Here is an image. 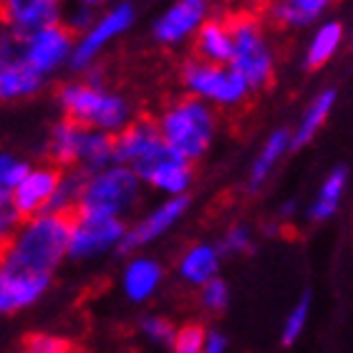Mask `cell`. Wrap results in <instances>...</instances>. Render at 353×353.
I'll return each instance as SVG.
<instances>
[{"mask_svg": "<svg viewBox=\"0 0 353 353\" xmlns=\"http://www.w3.org/2000/svg\"><path fill=\"white\" fill-rule=\"evenodd\" d=\"M68 53H74L71 46V30L63 26H51L41 30L38 36L28 38L26 43V63L36 68L38 74H46L68 59Z\"/></svg>", "mask_w": 353, "mask_h": 353, "instance_id": "9a60e30c", "label": "cell"}, {"mask_svg": "<svg viewBox=\"0 0 353 353\" xmlns=\"http://www.w3.org/2000/svg\"><path fill=\"white\" fill-rule=\"evenodd\" d=\"M0 21L15 36L28 41L41 30L59 26V6L51 0H10L0 6Z\"/></svg>", "mask_w": 353, "mask_h": 353, "instance_id": "9c48e42d", "label": "cell"}, {"mask_svg": "<svg viewBox=\"0 0 353 353\" xmlns=\"http://www.w3.org/2000/svg\"><path fill=\"white\" fill-rule=\"evenodd\" d=\"M162 144L164 139L159 134V124L149 119L132 121L124 132H119V137H114V162L132 170Z\"/></svg>", "mask_w": 353, "mask_h": 353, "instance_id": "8fae6325", "label": "cell"}, {"mask_svg": "<svg viewBox=\"0 0 353 353\" xmlns=\"http://www.w3.org/2000/svg\"><path fill=\"white\" fill-rule=\"evenodd\" d=\"M51 278L30 275V272L13 270L0 263V313H15L21 308H28L46 293Z\"/></svg>", "mask_w": 353, "mask_h": 353, "instance_id": "5bb4252c", "label": "cell"}, {"mask_svg": "<svg viewBox=\"0 0 353 353\" xmlns=\"http://www.w3.org/2000/svg\"><path fill=\"white\" fill-rule=\"evenodd\" d=\"M23 353H76L74 343L53 333H30L23 341Z\"/></svg>", "mask_w": 353, "mask_h": 353, "instance_id": "f1b7e54d", "label": "cell"}, {"mask_svg": "<svg viewBox=\"0 0 353 353\" xmlns=\"http://www.w3.org/2000/svg\"><path fill=\"white\" fill-rule=\"evenodd\" d=\"M290 147H293V132H288V129H278V132H272L270 137H268L265 147L260 149V154L255 157V162H252L250 179H248L250 192H258L260 187H263L265 179L275 170V164L283 159V154H285Z\"/></svg>", "mask_w": 353, "mask_h": 353, "instance_id": "44dd1931", "label": "cell"}, {"mask_svg": "<svg viewBox=\"0 0 353 353\" xmlns=\"http://www.w3.org/2000/svg\"><path fill=\"white\" fill-rule=\"evenodd\" d=\"M197 53L199 61L230 66L235 56V38H232L230 21H207L197 30Z\"/></svg>", "mask_w": 353, "mask_h": 353, "instance_id": "e0dca14e", "label": "cell"}, {"mask_svg": "<svg viewBox=\"0 0 353 353\" xmlns=\"http://www.w3.org/2000/svg\"><path fill=\"white\" fill-rule=\"evenodd\" d=\"M214 111L199 99H182L172 103L159 119V134L164 144L187 162L205 154L214 139Z\"/></svg>", "mask_w": 353, "mask_h": 353, "instance_id": "7a4b0ae2", "label": "cell"}, {"mask_svg": "<svg viewBox=\"0 0 353 353\" xmlns=\"http://www.w3.org/2000/svg\"><path fill=\"white\" fill-rule=\"evenodd\" d=\"M333 103H336V91L333 88H325L310 101V106L303 114L301 124L293 129V149H301L305 144L316 139V134L321 132V126L325 124V119L331 114Z\"/></svg>", "mask_w": 353, "mask_h": 353, "instance_id": "7402d4cb", "label": "cell"}, {"mask_svg": "<svg viewBox=\"0 0 353 353\" xmlns=\"http://www.w3.org/2000/svg\"><path fill=\"white\" fill-rule=\"evenodd\" d=\"M207 23V3L202 0H179L154 23V38L159 43H179L197 33Z\"/></svg>", "mask_w": 353, "mask_h": 353, "instance_id": "4fadbf2b", "label": "cell"}, {"mask_svg": "<svg viewBox=\"0 0 353 353\" xmlns=\"http://www.w3.org/2000/svg\"><path fill=\"white\" fill-rule=\"evenodd\" d=\"M162 283V265L149 258H137L124 270V293L129 301L141 303L152 298Z\"/></svg>", "mask_w": 353, "mask_h": 353, "instance_id": "ffe728a7", "label": "cell"}, {"mask_svg": "<svg viewBox=\"0 0 353 353\" xmlns=\"http://www.w3.org/2000/svg\"><path fill=\"white\" fill-rule=\"evenodd\" d=\"M21 217L23 214L18 212L13 192L0 190V248H8L15 240V228H18Z\"/></svg>", "mask_w": 353, "mask_h": 353, "instance_id": "83f0119b", "label": "cell"}, {"mask_svg": "<svg viewBox=\"0 0 353 353\" xmlns=\"http://www.w3.org/2000/svg\"><path fill=\"white\" fill-rule=\"evenodd\" d=\"M76 212H46L30 220L21 235L6 248L0 263L13 270L51 278L59 263L68 255Z\"/></svg>", "mask_w": 353, "mask_h": 353, "instance_id": "6da1fadb", "label": "cell"}, {"mask_svg": "<svg viewBox=\"0 0 353 353\" xmlns=\"http://www.w3.org/2000/svg\"><path fill=\"white\" fill-rule=\"evenodd\" d=\"M230 28L235 38V56L230 66L248 81L250 91L268 88L275 76V56L260 23L250 15H235L230 21Z\"/></svg>", "mask_w": 353, "mask_h": 353, "instance_id": "277c9868", "label": "cell"}, {"mask_svg": "<svg viewBox=\"0 0 353 353\" xmlns=\"http://www.w3.org/2000/svg\"><path fill=\"white\" fill-rule=\"evenodd\" d=\"M61 179H63L61 172L51 170V167L30 172V174L21 182V187L13 192L18 212H21L23 217H26V214H36V212L43 214L46 207H48V202H51L53 194H56V190H59Z\"/></svg>", "mask_w": 353, "mask_h": 353, "instance_id": "2e32d148", "label": "cell"}, {"mask_svg": "<svg viewBox=\"0 0 353 353\" xmlns=\"http://www.w3.org/2000/svg\"><path fill=\"white\" fill-rule=\"evenodd\" d=\"M61 106L71 121L83 124L88 129L106 132H124L129 121V103L121 96L103 94L99 86L91 83H71L61 91Z\"/></svg>", "mask_w": 353, "mask_h": 353, "instance_id": "3957f363", "label": "cell"}, {"mask_svg": "<svg viewBox=\"0 0 353 353\" xmlns=\"http://www.w3.org/2000/svg\"><path fill=\"white\" fill-rule=\"evenodd\" d=\"M41 86V74L28 63H15V66L0 68V101L23 99L33 94Z\"/></svg>", "mask_w": 353, "mask_h": 353, "instance_id": "484cf974", "label": "cell"}, {"mask_svg": "<svg viewBox=\"0 0 353 353\" xmlns=\"http://www.w3.org/2000/svg\"><path fill=\"white\" fill-rule=\"evenodd\" d=\"M343 43V26L339 21H328L316 30V36L310 38L308 51H305V68L316 71L325 66L336 56V51Z\"/></svg>", "mask_w": 353, "mask_h": 353, "instance_id": "cb8c5ba5", "label": "cell"}, {"mask_svg": "<svg viewBox=\"0 0 353 353\" xmlns=\"http://www.w3.org/2000/svg\"><path fill=\"white\" fill-rule=\"evenodd\" d=\"M250 232L245 228H232L228 235L222 237L220 250L222 252H248L250 250Z\"/></svg>", "mask_w": 353, "mask_h": 353, "instance_id": "836d02e7", "label": "cell"}, {"mask_svg": "<svg viewBox=\"0 0 353 353\" xmlns=\"http://www.w3.org/2000/svg\"><path fill=\"white\" fill-rule=\"evenodd\" d=\"M184 86L199 101H212L217 106H240L248 101L250 86L232 66H217L207 61H190L182 71Z\"/></svg>", "mask_w": 353, "mask_h": 353, "instance_id": "8992f818", "label": "cell"}, {"mask_svg": "<svg viewBox=\"0 0 353 353\" xmlns=\"http://www.w3.org/2000/svg\"><path fill=\"white\" fill-rule=\"evenodd\" d=\"M132 23H134V8L132 6H126L124 3V6L111 8L101 21H96L94 26L88 28V33L83 36V41L74 48V53H71V66L74 68L88 66L96 53L101 51L111 38H117L119 33H124Z\"/></svg>", "mask_w": 353, "mask_h": 353, "instance_id": "30bf717a", "label": "cell"}, {"mask_svg": "<svg viewBox=\"0 0 353 353\" xmlns=\"http://www.w3.org/2000/svg\"><path fill=\"white\" fill-rule=\"evenodd\" d=\"M132 170L139 179L149 182L157 190L170 192L172 197H184V190L192 182V162L174 154L167 144L157 147L147 159H141Z\"/></svg>", "mask_w": 353, "mask_h": 353, "instance_id": "ba28073f", "label": "cell"}, {"mask_svg": "<svg viewBox=\"0 0 353 353\" xmlns=\"http://www.w3.org/2000/svg\"><path fill=\"white\" fill-rule=\"evenodd\" d=\"M205 336L207 331L197 323H187L179 328L170 353H205Z\"/></svg>", "mask_w": 353, "mask_h": 353, "instance_id": "f546056e", "label": "cell"}, {"mask_svg": "<svg viewBox=\"0 0 353 353\" xmlns=\"http://www.w3.org/2000/svg\"><path fill=\"white\" fill-rule=\"evenodd\" d=\"M139 182L141 179L137 176V172L121 167V164L109 167L99 174H91L86 187H83L79 212H99L119 217L139 199Z\"/></svg>", "mask_w": 353, "mask_h": 353, "instance_id": "5b68a950", "label": "cell"}, {"mask_svg": "<svg viewBox=\"0 0 353 353\" xmlns=\"http://www.w3.org/2000/svg\"><path fill=\"white\" fill-rule=\"evenodd\" d=\"M28 174L30 170L26 162H18L10 154H0V190L15 192Z\"/></svg>", "mask_w": 353, "mask_h": 353, "instance_id": "4dcf8cb0", "label": "cell"}, {"mask_svg": "<svg viewBox=\"0 0 353 353\" xmlns=\"http://www.w3.org/2000/svg\"><path fill=\"white\" fill-rule=\"evenodd\" d=\"M225 351H228V339L220 331H207L205 353H225Z\"/></svg>", "mask_w": 353, "mask_h": 353, "instance_id": "e575fe53", "label": "cell"}, {"mask_svg": "<svg viewBox=\"0 0 353 353\" xmlns=\"http://www.w3.org/2000/svg\"><path fill=\"white\" fill-rule=\"evenodd\" d=\"M308 313H310V293H303L301 301L295 303V308L288 313L285 323H283V333H280L283 346H293L295 341L301 339V333L305 331V323H308Z\"/></svg>", "mask_w": 353, "mask_h": 353, "instance_id": "4316f807", "label": "cell"}, {"mask_svg": "<svg viewBox=\"0 0 353 353\" xmlns=\"http://www.w3.org/2000/svg\"><path fill=\"white\" fill-rule=\"evenodd\" d=\"M325 0H283L270 6V18L288 28H305L325 13Z\"/></svg>", "mask_w": 353, "mask_h": 353, "instance_id": "603a6c76", "label": "cell"}, {"mask_svg": "<svg viewBox=\"0 0 353 353\" xmlns=\"http://www.w3.org/2000/svg\"><path fill=\"white\" fill-rule=\"evenodd\" d=\"M86 132L88 126L76 124L71 119H63L53 126L51 141H48V152H51L53 162L63 164V167L81 162V147L83 139H86Z\"/></svg>", "mask_w": 353, "mask_h": 353, "instance_id": "ac0fdd59", "label": "cell"}, {"mask_svg": "<svg viewBox=\"0 0 353 353\" xmlns=\"http://www.w3.org/2000/svg\"><path fill=\"white\" fill-rule=\"evenodd\" d=\"M346 182H348V172L346 167H336L331 174L325 176L323 184H321V190H318V197L310 207L308 217L316 222H323L328 220L341 205V197H343V190H346Z\"/></svg>", "mask_w": 353, "mask_h": 353, "instance_id": "d4e9b609", "label": "cell"}, {"mask_svg": "<svg viewBox=\"0 0 353 353\" xmlns=\"http://www.w3.org/2000/svg\"><path fill=\"white\" fill-rule=\"evenodd\" d=\"M187 207H190V199L187 197H170L164 205L157 207L154 212H149L144 220L137 222L132 230H126V235H124V240H121V245H119V250L121 252L139 250L141 245L157 240V237L164 235V232L187 212Z\"/></svg>", "mask_w": 353, "mask_h": 353, "instance_id": "7c38bea8", "label": "cell"}, {"mask_svg": "<svg viewBox=\"0 0 353 353\" xmlns=\"http://www.w3.org/2000/svg\"><path fill=\"white\" fill-rule=\"evenodd\" d=\"M141 333H144L152 343H157V346H172L179 331H176L167 318L149 316V318H144V321H141Z\"/></svg>", "mask_w": 353, "mask_h": 353, "instance_id": "1f68e13d", "label": "cell"}, {"mask_svg": "<svg viewBox=\"0 0 353 353\" xmlns=\"http://www.w3.org/2000/svg\"><path fill=\"white\" fill-rule=\"evenodd\" d=\"M217 270H220V250L212 245H194L179 260V275L190 285L205 288L217 278Z\"/></svg>", "mask_w": 353, "mask_h": 353, "instance_id": "d6986e66", "label": "cell"}, {"mask_svg": "<svg viewBox=\"0 0 353 353\" xmlns=\"http://www.w3.org/2000/svg\"><path fill=\"white\" fill-rule=\"evenodd\" d=\"M228 301H230V290L225 280L214 278L212 283H207L202 288V305L207 310H225L228 308Z\"/></svg>", "mask_w": 353, "mask_h": 353, "instance_id": "d6a6232c", "label": "cell"}, {"mask_svg": "<svg viewBox=\"0 0 353 353\" xmlns=\"http://www.w3.org/2000/svg\"><path fill=\"white\" fill-rule=\"evenodd\" d=\"M126 235L124 222L111 214L99 212H76L74 232H71V258H91L109 250L111 245H121Z\"/></svg>", "mask_w": 353, "mask_h": 353, "instance_id": "52a82bcc", "label": "cell"}]
</instances>
